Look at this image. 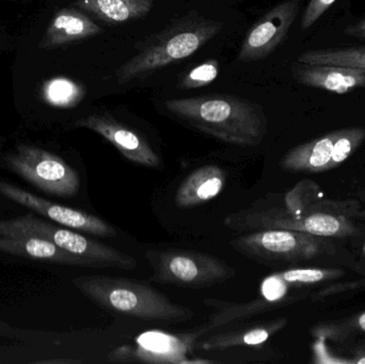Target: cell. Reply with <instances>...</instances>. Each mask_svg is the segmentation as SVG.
<instances>
[{
  "mask_svg": "<svg viewBox=\"0 0 365 364\" xmlns=\"http://www.w3.org/2000/svg\"><path fill=\"white\" fill-rule=\"evenodd\" d=\"M287 325L284 318L253 324L240 331L221 333L201 344L203 350H222L237 346H261L267 342L274 333L282 331Z\"/></svg>",
  "mask_w": 365,
  "mask_h": 364,
  "instance_id": "cell-18",
  "label": "cell"
},
{
  "mask_svg": "<svg viewBox=\"0 0 365 364\" xmlns=\"http://www.w3.org/2000/svg\"><path fill=\"white\" fill-rule=\"evenodd\" d=\"M292 74L297 83L315 89L345 94L365 88V70L328 64H294Z\"/></svg>",
  "mask_w": 365,
  "mask_h": 364,
  "instance_id": "cell-12",
  "label": "cell"
},
{
  "mask_svg": "<svg viewBox=\"0 0 365 364\" xmlns=\"http://www.w3.org/2000/svg\"><path fill=\"white\" fill-rule=\"evenodd\" d=\"M340 130L302 143L289 150L280 160L281 168L287 172L319 173L329 171L334 143Z\"/></svg>",
  "mask_w": 365,
  "mask_h": 364,
  "instance_id": "cell-14",
  "label": "cell"
},
{
  "mask_svg": "<svg viewBox=\"0 0 365 364\" xmlns=\"http://www.w3.org/2000/svg\"><path fill=\"white\" fill-rule=\"evenodd\" d=\"M72 282L87 298L111 313L170 324L193 318L189 308L173 303L166 295L147 284L126 278L81 276Z\"/></svg>",
  "mask_w": 365,
  "mask_h": 364,
  "instance_id": "cell-3",
  "label": "cell"
},
{
  "mask_svg": "<svg viewBox=\"0 0 365 364\" xmlns=\"http://www.w3.org/2000/svg\"><path fill=\"white\" fill-rule=\"evenodd\" d=\"M0 194L12 202L26 207L32 213L38 214L41 217L46 218L71 230L100 237H115L118 235L115 227L102 218L78 209L56 204L9 182L0 181Z\"/></svg>",
  "mask_w": 365,
  "mask_h": 364,
  "instance_id": "cell-8",
  "label": "cell"
},
{
  "mask_svg": "<svg viewBox=\"0 0 365 364\" xmlns=\"http://www.w3.org/2000/svg\"><path fill=\"white\" fill-rule=\"evenodd\" d=\"M336 2V0H310L302 19V28L304 30L312 27Z\"/></svg>",
  "mask_w": 365,
  "mask_h": 364,
  "instance_id": "cell-27",
  "label": "cell"
},
{
  "mask_svg": "<svg viewBox=\"0 0 365 364\" xmlns=\"http://www.w3.org/2000/svg\"><path fill=\"white\" fill-rule=\"evenodd\" d=\"M357 197L361 202L365 203V190H361V192H358Z\"/></svg>",
  "mask_w": 365,
  "mask_h": 364,
  "instance_id": "cell-30",
  "label": "cell"
},
{
  "mask_svg": "<svg viewBox=\"0 0 365 364\" xmlns=\"http://www.w3.org/2000/svg\"><path fill=\"white\" fill-rule=\"evenodd\" d=\"M330 245L327 237L284 229L257 230L230 241V246L242 256L270 265L313 260Z\"/></svg>",
  "mask_w": 365,
  "mask_h": 364,
  "instance_id": "cell-5",
  "label": "cell"
},
{
  "mask_svg": "<svg viewBox=\"0 0 365 364\" xmlns=\"http://www.w3.org/2000/svg\"><path fill=\"white\" fill-rule=\"evenodd\" d=\"M74 6L108 24H125L151 12L154 0H76Z\"/></svg>",
  "mask_w": 365,
  "mask_h": 364,
  "instance_id": "cell-17",
  "label": "cell"
},
{
  "mask_svg": "<svg viewBox=\"0 0 365 364\" xmlns=\"http://www.w3.org/2000/svg\"><path fill=\"white\" fill-rule=\"evenodd\" d=\"M4 162L13 172L51 196H75L81 187L76 171L61 157L32 145H21L4 156Z\"/></svg>",
  "mask_w": 365,
  "mask_h": 364,
  "instance_id": "cell-7",
  "label": "cell"
},
{
  "mask_svg": "<svg viewBox=\"0 0 365 364\" xmlns=\"http://www.w3.org/2000/svg\"><path fill=\"white\" fill-rule=\"evenodd\" d=\"M313 337L319 340L345 344L355 341L357 338L365 336V311L341 318L321 323L311 331Z\"/></svg>",
  "mask_w": 365,
  "mask_h": 364,
  "instance_id": "cell-20",
  "label": "cell"
},
{
  "mask_svg": "<svg viewBox=\"0 0 365 364\" xmlns=\"http://www.w3.org/2000/svg\"><path fill=\"white\" fill-rule=\"evenodd\" d=\"M204 303L216 309L210 318L208 329L218 328L229 323L251 318L262 312L276 309L281 306L280 303L266 301L263 297L246 303H229V301H217V299H205Z\"/></svg>",
  "mask_w": 365,
  "mask_h": 364,
  "instance_id": "cell-19",
  "label": "cell"
},
{
  "mask_svg": "<svg viewBox=\"0 0 365 364\" xmlns=\"http://www.w3.org/2000/svg\"><path fill=\"white\" fill-rule=\"evenodd\" d=\"M289 286L280 277L278 273L265 278L261 284V294L266 301L284 305V297L287 296Z\"/></svg>",
  "mask_w": 365,
  "mask_h": 364,
  "instance_id": "cell-25",
  "label": "cell"
},
{
  "mask_svg": "<svg viewBox=\"0 0 365 364\" xmlns=\"http://www.w3.org/2000/svg\"><path fill=\"white\" fill-rule=\"evenodd\" d=\"M289 288H307L344 277L342 269H294L278 273Z\"/></svg>",
  "mask_w": 365,
  "mask_h": 364,
  "instance_id": "cell-23",
  "label": "cell"
},
{
  "mask_svg": "<svg viewBox=\"0 0 365 364\" xmlns=\"http://www.w3.org/2000/svg\"><path fill=\"white\" fill-rule=\"evenodd\" d=\"M346 346V352L349 358L345 360L346 363L365 364V338L360 341H353Z\"/></svg>",
  "mask_w": 365,
  "mask_h": 364,
  "instance_id": "cell-28",
  "label": "cell"
},
{
  "mask_svg": "<svg viewBox=\"0 0 365 364\" xmlns=\"http://www.w3.org/2000/svg\"><path fill=\"white\" fill-rule=\"evenodd\" d=\"M2 331H4V328H2L1 323H0V335H2Z\"/></svg>",
  "mask_w": 365,
  "mask_h": 364,
  "instance_id": "cell-31",
  "label": "cell"
},
{
  "mask_svg": "<svg viewBox=\"0 0 365 364\" xmlns=\"http://www.w3.org/2000/svg\"><path fill=\"white\" fill-rule=\"evenodd\" d=\"M298 12V0H287L270 9L249 30L240 45L238 61H259L272 55L287 38Z\"/></svg>",
  "mask_w": 365,
  "mask_h": 364,
  "instance_id": "cell-9",
  "label": "cell"
},
{
  "mask_svg": "<svg viewBox=\"0 0 365 364\" xmlns=\"http://www.w3.org/2000/svg\"><path fill=\"white\" fill-rule=\"evenodd\" d=\"M169 113L218 140L257 147L268 132L263 107L232 94L210 93L164 103Z\"/></svg>",
  "mask_w": 365,
  "mask_h": 364,
  "instance_id": "cell-1",
  "label": "cell"
},
{
  "mask_svg": "<svg viewBox=\"0 0 365 364\" xmlns=\"http://www.w3.org/2000/svg\"><path fill=\"white\" fill-rule=\"evenodd\" d=\"M83 91L81 85L64 77H56L43 85L42 95L47 104L60 108L76 106L83 100Z\"/></svg>",
  "mask_w": 365,
  "mask_h": 364,
  "instance_id": "cell-22",
  "label": "cell"
},
{
  "mask_svg": "<svg viewBox=\"0 0 365 364\" xmlns=\"http://www.w3.org/2000/svg\"><path fill=\"white\" fill-rule=\"evenodd\" d=\"M219 75V62L217 60H207L200 66L189 71L181 80L178 88L182 90L197 89L212 83Z\"/></svg>",
  "mask_w": 365,
  "mask_h": 364,
  "instance_id": "cell-24",
  "label": "cell"
},
{
  "mask_svg": "<svg viewBox=\"0 0 365 364\" xmlns=\"http://www.w3.org/2000/svg\"><path fill=\"white\" fill-rule=\"evenodd\" d=\"M74 128H87L106 139L126 160L147 168H160L162 162L138 132L120 123L110 113H92L75 121Z\"/></svg>",
  "mask_w": 365,
  "mask_h": 364,
  "instance_id": "cell-10",
  "label": "cell"
},
{
  "mask_svg": "<svg viewBox=\"0 0 365 364\" xmlns=\"http://www.w3.org/2000/svg\"><path fill=\"white\" fill-rule=\"evenodd\" d=\"M0 252L51 264L94 267L89 261L61 249L47 239L34 236H0Z\"/></svg>",
  "mask_w": 365,
  "mask_h": 364,
  "instance_id": "cell-13",
  "label": "cell"
},
{
  "mask_svg": "<svg viewBox=\"0 0 365 364\" xmlns=\"http://www.w3.org/2000/svg\"><path fill=\"white\" fill-rule=\"evenodd\" d=\"M364 256H365V244H364Z\"/></svg>",
  "mask_w": 365,
  "mask_h": 364,
  "instance_id": "cell-32",
  "label": "cell"
},
{
  "mask_svg": "<svg viewBox=\"0 0 365 364\" xmlns=\"http://www.w3.org/2000/svg\"><path fill=\"white\" fill-rule=\"evenodd\" d=\"M227 183V172L207 165L193 171L182 181L175 194V204L181 209L197 207L219 196Z\"/></svg>",
  "mask_w": 365,
  "mask_h": 364,
  "instance_id": "cell-16",
  "label": "cell"
},
{
  "mask_svg": "<svg viewBox=\"0 0 365 364\" xmlns=\"http://www.w3.org/2000/svg\"><path fill=\"white\" fill-rule=\"evenodd\" d=\"M225 222L238 231L284 229L327 239H344L359 232L351 218L324 212L294 214L281 209L240 212L227 216Z\"/></svg>",
  "mask_w": 365,
  "mask_h": 364,
  "instance_id": "cell-6",
  "label": "cell"
},
{
  "mask_svg": "<svg viewBox=\"0 0 365 364\" xmlns=\"http://www.w3.org/2000/svg\"><path fill=\"white\" fill-rule=\"evenodd\" d=\"M297 62L304 64H328L365 70V47L317 49L302 53Z\"/></svg>",
  "mask_w": 365,
  "mask_h": 364,
  "instance_id": "cell-21",
  "label": "cell"
},
{
  "mask_svg": "<svg viewBox=\"0 0 365 364\" xmlns=\"http://www.w3.org/2000/svg\"><path fill=\"white\" fill-rule=\"evenodd\" d=\"M361 288H365V278L356 280V281L334 284H331V286H325V288H321V290L315 292L314 294L312 295V301H324V299L342 294V293L353 292V291L361 290Z\"/></svg>",
  "mask_w": 365,
  "mask_h": 364,
  "instance_id": "cell-26",
  "label": "cell"
},
{
  "mask_svg": "<svg viewBox=\"0 0 365 364\" xmlns=\"http://www.w3.org/2000/svg\"><path fill=\"white\" fill-rule=\"evenodd\" d=\"M222 28L221 21L207 19L195 11L189 12L139 43L136 55L115 72L117 83L123 85L145 78L164 66L190 57L218 36Z\"/></svg>",
  "mask_w": 365,
  "mask_h": 364,
  "instance_id": "cell-2",
  "label": "cell"
},
{
  "mask_svg": "<svg viewBox=\"0 0 365 364\" xmlns=\"http://www.w3.org/2000/svg\"><path fill=\"white\" fill-rule=\"evenodd\" d=\"M153 269L149 281L187 288H205L235 277L233 267L216 256L195 250H150L145 254Z\"/></svg>",
  "mask_w": 365,
  "mask_h": 364,
  "instance_id": "cell-4",
  "label": "cell"
},
{
  "mask_svg": "<svg viewBox=\"0 0 365 364\" xmlns=\"http://www.w3.org/2000/svg\"><path fill=\"white\" fill-rule=\"evenodd\" d=\"M345 34L351 38H364L365 40V19L354 25L349 26L344 30Z\"/></svg>",
  "mask_w": 365,
  "mask_h": 364,
  "instance_id": "cell-29",
  "label": "cell"
},
{
  "mask_svg": "<svg viewBox=\"0 0 365 364\" xmlns=\"http://www.w3.org/2000/svg\"><path fill=\"white\" fill-rule=\"evenodd\" d=\"M102 32V28L89 16L73 8L58 11L41 40L40 48H53L75 41L92 38Z\"/></svg>",
  "mask_w": 365,
  "mask_h": 364,
  "instance_id": "cell-15",
  "label": "cell"
},
{
  "mask_svg": "<svg viewBox=\"0 0 365 364\" xmlns=\"http://www.w3.org/2000/svg\"><path fill=\"white\" fill-rule=\"evenodd\" d=\"M191 336H173L162 331H148L139 336L132 345L111 353L115 363H187Z\"/></svg>",
  "mask_w": 365,
  "mask_h": 364,
  "instance_id": "cell-11",
  "label": "cell"
}]
</instances>
